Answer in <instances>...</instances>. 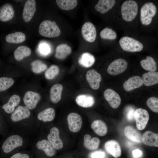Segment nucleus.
I'll use <instances>...</instances> for the list:
<instances>
[{"label":"nucleus","instance_id":"nucleus-1","mask_svg":"<svg viewBox=\"0 0 158 158\" xmlns=\"http://www.w3.org/2000/svg\"><path fill=\"white\" fill-rule=\"evenodd\" d=\"M5 119L10 129L21 131L34 138L40 133L35 116L25 105H19Z\"/></svg>","mask_w":158,"mask_h":158},{"label":"nucleus","instance_id":"nucleus-2","mask_svg":"<svg viewBox=\"0 0 158 158\" xmlns=\"http://www.w3.org/2000/svg\"><path fill=\"white\" fill-rule=\"evenodd\" d=\"M34 138L18 130L10 129L0 141V150L8 154L30 146Z\"/></svg>","mask_w":158,"mask_h":158},{"label":"nucleus","instance_id":"nucleus-3","mask_svg":"<svg viewBox=\"0 0 158 158\" xmlns=\"http://www.w3.org/2000/svg\"><path fill=\"white\" fill-rule=\"evenodd\" d=\"M40 134L33 140L30 146L33 150L44 152L47 157H51L55 154L56 149L46 138Z\"/></svg>","mask_w":158,"mask_h":158},{"label":"nucleus","instance_id":"nucleus-4","mask_svg":"<svg viewBox=\"0 0 158 158\" xmlns=\"http://www.w3.org/2000/svg\"><path fill=\"white\" fill-rule=\"evenodd\" d=\"M39 32L42 36L49 38L57 37L61 34L60 30L56 23L49 20H44L40 23Z\"/></svg>","mask_w":158,"mask_h":158},{"label":"nucleus","instance_id":"nucleus-5","mask_svg":"<svg viewBox=\"0 0 158 158\" xmlns=\"http://www.w3.org/2000/svg\"><path fill=\"white\" fill-rule=\"evenodd\" d=\"M138 10V4L133 0L124 1L121 6V14L123 19L130 22L133 20L136 16Z\"/></svg>","mask_w":158,"mask_h":158},{"label":"nucleus","instance_id":"nucleus-6","mask_svg":"<svg viewBox=\"0 0 158 158\" xmlns=\"http://www.w3.org/2000/svg\"><path fill=\"white\" fill-rule=\"evenodd\" d=\"M157 11L156 7L153 3H145L142 7L140 11V19L142 23L145 25H150Z\"/></svg>","mask_w":158,"mask_h":158},{"label":"nucleus","instance_id":"nucleus-7","mask_svg":"<svg viewBox=\"0 0 158 158\" xmlns=\"http://www.w3.org/2000/svg\"><path fill=\"white\" fill-rule=\"evenodd\" d=\"M119 43L124 51L130 52H139L143 49V46L139 41L132 37L125 36L121 38Z\"/></svg>","mask_w":158,"mask_h":158},{"label":"nucleus","instance_id":"nucleus-8","mask_svg":"<svg viewBox=\"0 0 158 158\" xmlns=\"http://www.w3.org/2000/svg\"><path fill=\"white\" fill-rule=\"evenodd\" d=\"M34 116L40 129L42 123L51 122L54 119L55 110L53 108L48 107L39 112Z\"/></svg>","mask_w":158,"mask_h":158},{"label":"nucleus","instance_id":"nucleus-9","mask_svg":"<svg viewBox=\"0 0 158 158\" xmlns=\"http://www.w3.org/2000/svg\"><path fill=\"white\" fill-rule=\"evenodd\" d=\"M41 99L39 93L31 91H27L23 98L24 105L29 110H34L37 107Z\"/></svg>","mask_w":158,"mask_h":158},{"label":"nucleus","instance_id":"nucleus-10","mask_svg":"<svg viewBox=\"0 0 158 158\" xmlns=\"http://www.w3.org/2000/svg\"><path fill=\"white\" fill-rule=\"evenodd\" d=\"M137 128L140 130L144 129L149 119V114L145 109L141 108L136 109L134 114Z\"/></svg>","mask_w":158,"mask_h":158},{"label":"nucleus","instance_id":"nucleus-11","mask_svg":"<svg viewBox=\"0 0 158 158\" xmlns=\"http://www.w3.org/2000/svg\"><path fill=\"white\" fill-rule=\"evenodd\" d=\"M128 63L124 59L119 58L112 62L107 69L108 73L112 75H116L122 73L127 69Z\"/></svg>","mask_w":158,"mask_h":158},{"label":"nucleus","instance_id":"nucleus-12","mask_svg":"<svg viewBox=\"0 0 158 158\" xmlns=\"http://www.w3.org/2000/svg\"><path fill=\"white\" fill-rule=\"evenodd\" d=\"M57 150L61 149L63 147V142L59 137V131L55 126L50 128L46 138Z\"/></svg>","mask_w":158,"mask_h":158},{"label":"nucleus","instance_id":"nucleus-13","mask_svg":"<svg viewBox=\"0 0 158 158\" xmlns=\"http://www.w3.org/2000/svg\"><path fill=\"white\" fill-rule=\"evenodd\" d=\"M20 98L18 95H14L11 96L8 101L3 104L1 107L3 112L6 114L5 119L11 114L19 105Z\"/></svg>","mask_w":158,"mask_h":158},{"label":"nucleus","instance_id":"nucleus-14","mask_svg":"<svg viewBox=\"0 0 158 158\" xmlns=\"http://www.w3.org/2000/svg\"><path fill=\"white\" fill-rule=\"evenodd\" d=\"M68 127L69 130L73 132H77L81 129L82 120L78 114L72 112L70 113L67 117Z\"/></svg>","mask_w":158,"mask_h":158},{"label":"nucleus","instance_id":"nucleus-15","mask_svg":"<svg viewBox=\"0 0 158 158\" xmlns=\"http://www.w3.org/2000/svg\"><path fill=\"white\" fill-rule=\"evenodd\" d=\"M81 32L83 38L87 41L92 42L95 40L96 30L95 27L91 22H87L83 25Z\"/></svg>","mask_w":158,"mask_h":158},{"label":"nucleus","instance_id":"nucleus-16","mask_svg":"<svg viewBox=\"0 0 158 158\" xmlns=\"http://www.w3.org/2000/svg\"><path fill=\"white\" fill-rule=\"evenodd\" d=\"M105 98L113 108H117L120 105L121 99L119 94L110 88L106 89L104 93Z\"/></svg>","mask_w":158,"mask_h":158},{"label":"nucleus","instance_id":"nucleus-17","mask_svg":"<svg viewBox=\"0 0 158 158\" xmlns=\"http://www.w3.org/2000/svg\"><path fill=\"white\" fill-rule=\"evenodd\" d=\"M87 80L90 87L93 89L97 90L99 88L100 83L102 80L101 75L94 69H91L86 73Z\"/></svg>","mask_w":158,"mask_h":158},{"label":"nucleus","instance_id":"nucleus-18","mask_svg":"<svg viewBox=\"0 0 158 158\" xmlns=\"http://www.w3.org/2000/svg\"><path fill=\"white\" fill-rule=\"evenodd\" d=\"M36 4L35 0H28L25 2L22 13L23 18L26 22H30L36 11Z\"/></svg>","mask_w":158,"mask_h":158},{"label":"nucleus","instance_id":"nucleus-19","mask_svg":"<svg viewBox=\"0 0 158 158\" xmlns=\"http://www.w3.org/2000/svg\"><path fill=\"white\" fill-rule=\"evenodd\" d=\"M104 148L109 153L115 158L120 157L121 154V149L119 143L114 140H111L106 142L104 144Z\"/></svg>","mask_w":158,"mask_h":158},{"label":"nucleus","instance_id":"nucleus-20","mask_svg":"<svg viewBox=\"0 0 158 158\" xmlns=\"http://www.w3.org/2000/svg\"><path fill=\"white\" fill-rule=\"evenodd\" d=\"M14 15L13 8L10 4H5L0 8V21H8L13 18Z\"/></svg>","mask_w":158,"mask_h":158},{"label":"nucleus","instance_id":"nucleus-21","mask_svg":"<svg viewBox=\"0 0 158 158\" xmlns=\"http://www.w3.org/2000/svg\"><path fill=\"white\" fill-rule=\"evenodd\" d=\"M75 101L78 105L84 108L91 107L95 103L94 97L92 95L87 94L78 95L76 97Z\"/></svg>","mask_w":158,"mask_h":158},{"label":"nucleus","instance_id":"nucleus-22","mask_svg":"<svg viewBox=\"0 0 158 158\" xmlns=\"http://www.w3.org/2000/svg\"><path fill=\"white\" fill-rule=\"evenodd\" d=\"M143 83L139 76H133L126 80L123 84V87L126 91H129L141 87Z\"/></svg>","mask_w":158,"mask_h":158},{"label":"nucleus","instance_id":"nucleus-23","mask_svg":"<svg viewBox=\"0 0 158 158\" xmlns=\"http://www.w3.org/2000/svg\"><path fill=\"white\" fill-rule=\"evenodd\" d=\"M142 141L147 145L157 147L158 134L151 131H146L142 136Z\"/></svg>","mask_w":158,"mask_h":158},{"label":"nucleus","instance_id":"nucleus-24","mask_svg":"<svg viewBox=\"0 0 158 158\" xmlns=\"http://www.w3.org/2000/svg\"><path fill=\"white\" fill-rule=\"evenodd\" d=\"M63 90L62 85L59 83L55 84L51 87L50 90V99L52 103L56 104L60 100Z\"/></svg>","mask_w":158,"mask_h":158},{"label":"nucleus","instance_id":"nucleus-25","mask_svg":"<svg viewBox=\"0 0 158 158\" xmlns=\"http://www.w3.org/2000/svg\"><path fill=\"white\" fill-rule=\"evenodd\" d=\"M114 0H100L95 6V10L104 14L111 9L115 4Z\"/></svg>","mask_w":158,"mask_h":158},{"label":"nucleus","instance_id":"nucleus-26","mask_svg":"<svg viewBox=\"0 0 158 158\" xmlns=\"http://www.w3.org/2000/svg\"><path fill=\"white\" fill-rule=\"evenodd\" d=\"M143 84L147 86H151L158 83V73L149 71L143 74L141 78Z\"/></svg>","mask_w":158,"mask_h":158},{"label":"nucleus","instance_id":"nucleus-27","mask_svg":"<svg viewBox=\"0 0 158 158\" xmlns=\"http://www.w3.org/2000/svg\"><path fill=\"white\" fill-rule=\"evenodd\" d=\"M124 134L126 137L133 141L139 143L142 142L141 134L130 126H128L125 127Z\"/></svg>","mask_w":158,"mask_h":158},{"label":"nucleus","instance_id":"nucleus-28","mask_svg":"<svg viewBox=\"0 0 158 158\" xmlns=\"http://www.w3.org/2000/svg\"><path fill=\"white\" fill-rule=\"evenodd\" d=\"M71 48L67 44H60L56 47L55 56L58 59H64L71 54Z\"/></svg>","mask_w":158,"mask_h":158},{"label":"nucleus","instance_id":"nucleus-29","mask_svg":"<svg viewBox=\"0 0 158 158\" xmlns=\"http://www.w3.org/2000/svg\"><path fill=\"white\" fill-rule=\"evenodd\" d=\"M91 128L98 135L103 136L107 134V128L105 123L100 120L94 121L91 124Z\"/></svg>","mask_w":158,"mask_h":158},{"label":"nucleus","instance_id":"nucleus-30","mask_svg":"<svg viewBox=\"0 0 158 158\" xmlns=\"http://www.w3.org/2000/svg\"><path fill=\"white\" fill-rule=\"evenodd\" d=\"M83 144L84 147L89 150L97 149L100 143V140L97 137H93L92 139L89 134H86L84 137Z\"/></svg>","mask_w":158,"mask_h":158},{"label":"nucleus","instance_id":"nucleus-31","mask_svg":"<svg viewBox=\"0 0 158 158\" xmlns=\"http://www.w3.org/2000/svg\"><path fill=\"white\" fill-rule=\"evenodd\" d=\"M31 53V50L25 46H20L15 50L14 55L15 59L17 61L22 60L24 58L29 56Z\"/></svg>","mask_w":158,"mask_h":158},{"label":"nucleus","instance_id":"nucleus-32","mask_svg":"<svg viewBox=\"0 0 158 158\" xmlns=\"http://www.w3.org/2000/svg\"><path fill=\"white\" fill-rule=\"evenodd\" d=\"M94 56L88 52H85L82 54L78 59V63L81 66L89 68L93 65L95 61Z\"/></svg>","mask_w":158,"mask_h":158},{"label":"nucleus","instance_id":"nucleus-33","mask_svg":"<svg viewBox=\"0 0 158 158\" xmlns=\"http://www.w3.org/2000/svg\"><path fill=\"white\" fill-rule=\"evenodd\" d=\"M142 67L145 70L149 71H155L157 69V64L152 57L147 56L145 59L140 62Z\"/></svg>","mask_w":158,"mask_h":158},{"label":"nucleus","instance_id":"nucleus-34","mask_svg":"<svg viewBox=\"0 0 158 158\" xmlns=\"http://www.w3.org/2000/svg\"><path fill=\"white\" fill-rule=\"evenodd\" d=\"M25 34L23 33L17 32L8 34L6 37V40L8 42L12 43H22L25 40Z\"/></svg>","mask_w":158,"mask_h":158},{"label":"nucleus","instance_id":"nucleus-35","mask_svg":"<svg viewBox=\"0 0 158 158\" xmlns=\"http://www.w3.org/2000/svg\"><path fill=\"white\" fill-rule=\"evenodd\" d=\"M56 3L59 7L64 10H70L74 8L77 5L76 0H56Z\"/></svg>","mask_w":158,"mask_h":158},{"label":"nucleus","instance_id":"nucleus-36","mask_svg":"<svg viewBox=\"0 0 158 158\" xmlns=\"http://www.w3.org/2000/svg\"><path fill=\"white\" fill-rule=\"evenodd\" d=\"M31 65L32 71L35 73H40L44 71L47 67L46 64L39 60L32 62Z\"/></svg>","mask_w":158,"mask_h":158},{"label":"nucleus","instance_id":"nucleus-37","mask_svg":"<svg viewBox=\"0 0 158 158\" xmlns=\"http://www.w3.org/2000/svg\"><path fill=\"white\" fill-rule=\"evenodd\" d=\"M100 37L103 39L114 40L117 37L116 32L112 29L106 27L100 32Z\"/></svg>","mask_w":158,"mask_h":158},{"label":"nucleus","instance_id":"nucleus-38","mask_svg":"<svg viewBox=\"0 0 158 158\" xmlns=\"http://www.w3.org/2000/svg\"><path fill=\"white\" fill-rule=\"evenodd\" d=\"M13 80L9 77H2L0 78V93L10 88L13 84Z\"/></svg>","mask_w":158,"mask_h":158},{"label":"nucleus","instance_id":"nucleus-39","mask_svg":"<svg viewBox=\"0 0 158 158\" xmlns=\"http://www.w3.org/2000/svg\"><path fill=\"white\" fill-rule=\"evenodd\" d=\"M59 72V67L56 65L50 66L45 71L44 75L48 80H52L57 76Z\"/></svg>","mask_w":158,"mask_h":158},{"label":"nucleus","instance_id":"nucleus-40","mask_svg":"<svg viewBox=\"0 0 158 158\" xmlns=\"http://www.w3.org/2000/svg\"><path fill=\"white\" fill-rule=\"evenodd\" d=\"M10 128L4 117L0 114V135L4 136L9 131Z\"/></svg>","mask_w":158,"mask_h":158},{"label":"nucleus","instance_id":"nucleus-41","mask_svg":"<svg viewBox=\"0 0 158 158\" xmlns=\"http://www.w3.org/2000/svg\"><path fill=\"white\" fill-rule=\"evenodd\" d=\"M147 104L149 108L153 111L158 112V99L155 97L149 98L147 101Z\"/></svg>","mask_w":158,"mask_h":158},{"label":"nucleus","instance_id":"nucleus-42","mask_svg":"<svg viewBox=\"0 0 158 158\" xmlns=\"http://www.w3.org/2000/svg\"><path fill=\"white\" fill-rule=\"evenodd\" d=\"M39 50L40 53L42 55L46 56L50 52L51 49L49 45L45 43H42L39 46Z\"/></svg>","mask_w":158,"mask_h":158},{"label":"nucleus","instance_id":"nucleus-43","mask_svg":"<svg viewBox=\"0 0 158 158\" xmlns=\"http://www.w3.org/2000/svg\"><path fill=\"white\" fill-rule=\"evenodd\" d=\"M134 109L132 107H129L126 109V116L127 119L129 121H132L134 119Z\"/></svg>","mask_w":158,"mask_h":158},{"label":"nucleus","instance_id":"nucleus-44","mask_svg":"<svg viewBox=\"0 0 158 158\" xmlns=\"http://www.w3.org/2000/svg\"><path fill=\"white\" fill-rule=\"evenodd\" d=\"M10 158H31L30 155L25 152H17L13 154Z\"/></svg>","mask_w":158,"mask_h":158},{"label":"nucleus","instance_id":"nucleus-45","mask_svg":"<svg viewBox=\"0 0 158 158\" xmlns=\"http://www.w3.org/2000/svg\"><path fill=\"white\" fill-rule=\"evenodd\" d=\"M90 156L91 158H104L105 153L102 151H97L92 153Z\"/></svg>","mask_w":158,"mask_h":158},{"label":"nucleus","instance_id":"nucleus-46","mask_svg":"<svg viewBox=\"0 0 158 158\" xmlns=\"http://www.w3.org/2000/svg\"><path fill=\"white\" fill-rule=\"evenodd\" d=\"M132 153L133 156L135 158H138L140 157L142 154V151L138 149L133 150Z\"/></svg>","mask_w":158,"mask_h":158}]
</instances>
